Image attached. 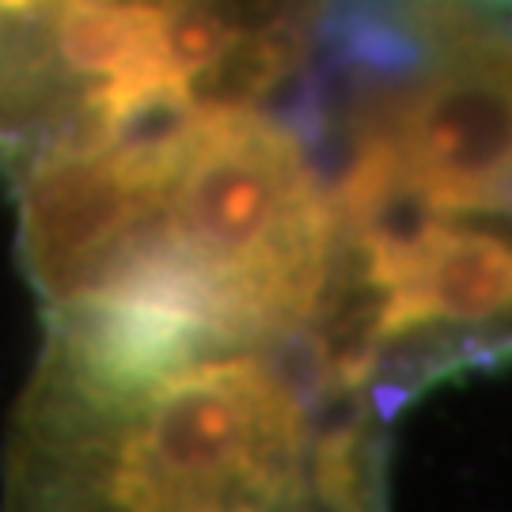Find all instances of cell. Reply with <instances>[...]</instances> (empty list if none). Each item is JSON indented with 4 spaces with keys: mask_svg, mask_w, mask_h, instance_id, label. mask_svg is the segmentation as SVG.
I'll return each instance as SVG.
<instances>
[{
    "mask_svg": "<svg viewBox=\"0 0 512 512\" xmlns=\"http://www.w3.org/2000/svg\"><path fill=\"white\" fill-rule=\"evenodd\" d=\"M482 12H490L494 19H501L505 27H512V0H471Z\"/></svg>",
    "mask_w": 512,
    "mask_h": 512,
    "instance_id": "cell-4",
    "label": "cell"
},
{
    "mask_svg": "<svg viewBox=\"0 0 512 512\" xmlns=\"http://www.w3.org/2000/svg\"><path fill=\"white\" fill-rule=\"evenodd\" d=\"M308 497L334 509H372L384 497V437L372 414H349L308 440Z\"/></svg>",
    "mask_w": 512,
    "mask_h": 512,
    "instance_id": "cell-3",
    "label": "cell"
},
{
    "mask_svg": "<svg viewBox=\"0 0 512 512\" xmlns=\"http://www.w3.org/2000/svg\"><path fill=\"white\" fill-rule=\"evenodd\" d=\"M349 122H376L406 186L433 213H512V31L429 57L410 80L361 88Z\"/></svg>",
    "mask_w": 512,
    "mask_h": 512,
    "instance_id": "cell-2",
    "label": "cell"
},
{
    "mask_svg": "<svg viewBox=\"0 0 512 512\" xmlns=\"http://www.w3.org/2000/svg\"><path fill=\"white\" fill-rule=\"evenodd\" d=\"M308 406L258 349L209 353L95 406L19 399L4 490L54 509H293Z\"/></svg>",
    "mask_w": 512,
    "mask_h": 512,
    "instance_id": "cell-1",
    "label": "cell"
}]
</instances>
